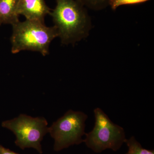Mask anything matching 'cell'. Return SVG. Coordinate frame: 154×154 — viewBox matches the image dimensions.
I'll use <instances>...</instances> for the list:
<instances>
[{
	"label": "cell",
	"mask_w": 154,
	"mask_h": 154,
	"mask_svg": "<svg viewBox=\"0 0 154 154\" xmlns=\"http://www.w3.org/2000/svg\"><path fill=\"white\" fill-rule=\"evenodd\" d=\"M51 12L58 37L64 45H74L87 38L92 27L88 12L77 0H56Z\"/></svg>",
	"instance_id": "6da1fadb"
},
{
	"label": "cell",
	"mask_w": 154,
	"mask_h": 154,
	"mask_svg": "<svg viewBox=\"0 0 154 154\" xmlns=\"http://www.w3.org/2000/svg\"><path fill=\"white\" fill-rule=\"evenodd\" d=\"M0 154H19L11 150L8 149L6 148L0 144Z\"/></svg>",
	"instance_id": "8fae6325"
},
{
	"label": "cell",
	"mask_w": 154,
	"mask_h": 154,
	"mask_svg": "<svg viewBox=\"0 0 154 154\" xmlns=\"http://www.w3.org/2000/svg\"><path fill=\"white\" fill-rule=\"evenodd\" d=\"M2 23H1V22H0V25H2Z\"/></svg>",
	"instance_id": "7c38bea8"
},
{
	"label": "cell",
	"mask_w": 154,
	"mask_h": 154,
	"mask_svg": "<svg viewBox=\"0 0 154 154\" xmlns=\"http://www.w3.org/2000/svg\"><path fill=\"white\" fill-rule=\"evenodd\" d=\"M51 13L45 0H19L18 14L27 20L45 23V18Z\"/></svg>",
	"instance_id": "8992f818"
},
{
	"label": "cell",
	"mask_w": 154,
	"mask_h": 154,
	"mask_svg": "<svg viewBox=\"0 0 154 154\" xmlns=\"http://www.w3.org/2000/svg\"><path fill=\"white\" fill-rule=\"evenodd\" d=\"M19 0H0V22L13 25L19 22Z\"/></svg>",
	"instance_id": "52a82bcc"
},
{
	"label": "cell",
	"mask_w": 154,
	"mask_h": 154,
	"mask_svg": "<svg viewBox=\"0 0 154 154\" xmlns=\"http://www.w3.org/2000/svg\"><path fill=\"white\" fill-rule=\"evenodd\" d=\"M88 115L82 111L69 110L48 128V133L54 140V150L60 151L74 145L84 142L85 122Z\"/></svg>",
	"instance_id": "5b68a950"
},
{
	"label": "cell",
	"mask_w": 154,
	"mask_h": 154,
	"mask_svg": "<svg viewBox=\"0 0 154 154\" xmlns=\"http://www.w3.org/2000/svg\"><path fill=\"white\" fill-rule=\"evenodd\" d=\"M125 143L128 148V151L125 154H154L153 150H150L143 148L134 137L125 140Z\"/></svg>",
	"instance_id": "ba28073f"
},
{
	"label": "cell",
	"mask_w": 154,
	"mask_h": 154,
	"mask_svg": "<svg viewBox=\"0 0 154 154\" xmlns=\"http://www.w3.org/2000/svg\"><path fill=\"white\" fill-rule=\"evenodd\" d=\"M48 122L44 117H32L25 114L2 122L3 127L10 130L16 137L15 144L22 149L32 148L42 153L41 142L48 133Z\"/></svg>",
	"instance_id": "277c9868"
},
{
	"label": "cell",
	"mask_w": 154,
	"mask_h": 154,
	"mask_svg": "<svg viewBox=\"0 0 154 154\" xmlns=\"http://www.w3.org/2000/svg\"><path fill=\"white\" fill-rule=\"evenodd\" d=\"M150 0H110L109 5L113 11H115L121 6L141 4Z\"/></svg>",
	"instance_id": "30bf717a"
},
{
	"label": "cell",
	"mask_w": 154,
	"mask_h": 154,
	"mask_svg": "<svg viewBox=\"0 0 154 154\" xmlns=\"http://www.w3.org/2000/svg\"><path fill=\"white\" fill-rule=\"evenodd\" d=\"M83 6L95 11L105 8L109 5L110 0H77Z\"/></svg>",
	"instance_id": "9c48e42d"
},
{
	"label": "cell",
	"mask_w": 154,
	"mask_h": 154,
	"mask_svg": "<svg viewBox=\"0 0 154 154\" xmlns=\"http://www.w3.org/2000/svg\"><path fill=\"white\" fill-rule=\"evenodd\" d=\"M94 113L95 125L91 132L85 134L84 142L96 153L106 149L118 150L126 139L124 128L113 123L101 108H95Z\"/></svg>",
	"instance_id": "3957f363"
},
{
	"label": "cell",
	"mask_w": 154,
	"mask_h": 154,
	"mask_svg": "<svg viewBox=\"0 0 154 154\" xmlns=\"http://www.w3.org/2000/svg\"><path fill=\"white\" fill-rule=\"evenodd\" d=\"M11 52L14 54L23 51H37L45 56L49 54L50 45L58 37L54 26L47 27L45 23L26 19L12 25Z\"/></svg>",
	"instance_id": "7a4b0ae2"
}]
</instances>
